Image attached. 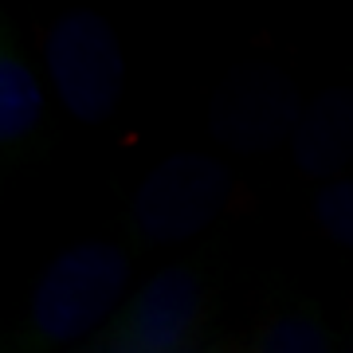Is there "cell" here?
<instances>
[{
    "instance_id": "6da1fadb",
    "label": "cell",
    "mask_w": 353,
    "mask_h": 353,
    "mask_svg": "<svg viewBox=\"0 0 353 353\" xmlns=\"http://www.w3.org/2000/svg\"><path fill=\"white\" fill-rule=\"evenodd\" d=\"M126 279L130 259L110 240H87L59 252L32 290L16 334V353H48L63 341L83 338L122 303Z\"/></svg>"
},
{
    "instance_id": "7a4b0ae2",
    "label": "cell",
    "mask_w": 353,
    "mask_h": 353,
    "mask_svg": "<svg viewBox=\"0 0 353 353\" xmlns=\"http://www.w3.org/2000/svg\"><path fill=\"white\" fill-rule=\"evenodd\" d=\"M48 71L63 110L87 126L106 122L126 87L114 28L99 12H67L48 32Z\"/></svg>"
},
{
    "instance_id": "3957f363",
    "label": "cell",
    "mask_w": 353,
    "mask_h": 353,
    "mask_svg": "<svg viewBox=\"0 0 353 353\" xmlns=\"http://www.w3.org/2000/svg\"><path fill=\"white\" fill-rule=\"evenodd\" d=\"M232 196V173L204 153H173L134 192L130 224L145 243H185L212 224Z\"/></svg>"
},
{
    "instance_id": "277c9868",
    "label": "cell",
    "mask_w": 353,
    "mask_h": 353,
    "mask_svg": "<svg viewBox=\"0 0 353 353\" xmlns=\"http://www.w3.org/2000/svg\"><path fill=\"white\" fill-rule=\"evenodd\" d=\"M201 326V279L185 263L165 267L122 306L110 341L130 353H192Z\"/></svg>"
},
{
    "instance_id": "5b68a950",
    "label": "cell",
    "mask_w": 353,
    "mask_h": 353,
    "mask_svg": "<svg viewBox=\"0 0 353 353\" xmlns=\"http://www.w3.org/2000/svg\"><path fill=\"white\" fill-rule=\"evenodd\" d=\"M306 106H299V90L283 75H243L232 79L212 106V130L224 145L236 150H267L283 134L299 130Z\"/></svg>"
},
{
    "instance_id": "8992f818",
    "label": "cell",
    "mask_w": 353,
    "mask_h": 353,
    "mask_svg": "<svg viewBox=\"0 0 353 353\" xmlns=\"http://www.w3.org/2000/svg\"><path fill=\"white\" fill-rule=\"evenodd\" d=\"M290 145H294V161L306 176L341 173L353 161V90H322L303 110Z\"/></svg>"
},
{
    "instance_id": "52a82bcc",
    "label": "cell",
    "mask_w": 353,
    "mask_h": 353,
    "mask_svg": "<svg viewBox=\"0 0 353 353\" xmlns=\"http://www.w3.org/2000/svg\"><path fill=\"white\" fill-rule=\"evenodd\" d=\"M43 126V87L24 63V55L4 39L0 51V141L16 153L39 134Z\"/></svg>"
},
{
    "instance_id": "ba28073f",
    "label": "cell",
    "mask_w": 353,
    "mask_h": 353,
    "mask_svg": "<svg viewBox=\"0 0 353 353\" xmlns=\"http://www.w3.org/2000/svg\"><path fill=\"white\" fill-rule=\"evenodd\" d=\"M243 353H334L330 330L318 318L314 306H290L283 314H271L252 334Z\"/></svg>"
},
{
    "instance_id": "9c48e42d",
    "label": "cell",
    "mask_w": 353,
    "mask_h": 353,
    "mask_svg": "<svg viewBox=\"0 0 353 353\" xmlns=\"http://www.w3.org/2000/svg\"><path fill=\"white\" fill-rule=\"evenodd\" d=\"M314 220L322 224L334 243L353 248V181L350 176H334L330 185H322L314 196Z\"/></svg>"
},
{
    "instance_id": "30bf717a",
    "label": "cell",
    "mask_w": 353,
    "mask_h": 353,
    "mask_svg": "<svg viewBox=\"0 0 353 353\" xmlns=\"http://www.w3.org/2000/svg\"><path fill=\"white\" fill-rule=\"evenodd\" d=\"M201 353H228V350H224V345H204Z\"/></svg>"
},
{
    "instance_id": "8fae6325",
    "label": "cell",
    "mask_w": 353,
    "mask_h": 353,
    "mask_svg": "<svg viewBox=\"0 0 353 353\" xmlns=\"http://www.w3.org/2000/svg\"><path fill=\"white\" fill-rule=\"evenodd\" d=\"M345 353H353V345H350V350H345Z\"/></svg>"
}]
</instances>
